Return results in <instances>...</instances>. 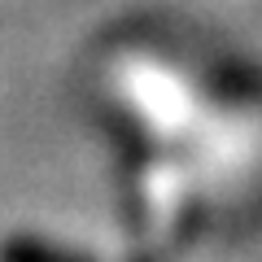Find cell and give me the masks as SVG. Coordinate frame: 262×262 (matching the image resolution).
Here are the masks:
<instances>
[{
    "mask_svg": "<svg viewBox=\"0 0 262 262\" xmlns=\"http://www.w3.org/2000/svg\"><path fill=\"white\" fill-rule=\"evenodd\" d=\"M0 262H83V258L57 253V249H48V245H35V241H13V245H5Z\"/></svg>",
    "mask_w": 262,
    "mask_h": 262,
    "instance_id": "1",
    "label": "cell"
}]
</instances>
